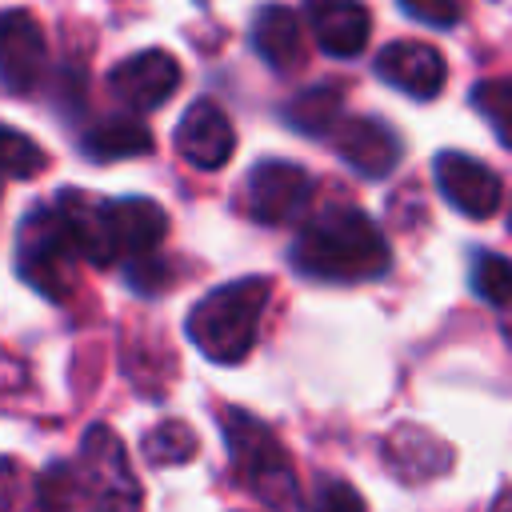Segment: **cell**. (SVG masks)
<instances>
[{"mask_svg":"<svg viewBox=\"0 0 512 512\" xmlns=\"http://www.w3.org/2000/svg\"><path fill=\"white\" fill-rule=\"evenodd\" d=\"M220 428H224V444H228V460H232L236 480L244 488H252L264 504L292 508L296 504V476H292L288 452L280 448L272 428L264 420L248 416L244 408H224Z\"/></svg>","mask_w":512,"mask_h":512,"instance_id":"obj_3","label":"cell"},{"mask_svg":"<svg viewBox=\"0 0 512 512\" xmlns=\"http://www.w3.org/2000/svg\"><path fill=\"white\" fill-rule=\"evenodd\" d=\"M504 312H508V320H504V336H508V344H512V304H508Z\"/></svg>","mask_w":512,"mask_h":512,"instance_id":"obj_27","label":"cell"},{"mask_svg":"<svg viewBox=\"0 0 512 512\" xmlns=\"http://www.w3.org/2000/svg\"><path fill=\"white\" fill-rule=\"evenodd\" d=\"M472 104L484 112V120L496 128L500 144L512 148V76H492L472 88Z\"/></svg>","mask_w":512,"mask_h":512,"instance_id":"obj_20","label":"cell"},{"mask_svg":"<svg viewBox=\"0 0 512 512\" xmlns=\"http://www.w3.org/2000/svg\"><path fill=\"white\" fill-rule=\"evenodd\" d=\"M84 152L96 160H124V156H144L152 152V132L136 116H104L88 136Z\"/></svg>","mask_w":512,"mask_h":512,"instance_id":"obj_16","label":"cell"},{"mask_svg":"<svg viewBox=\"0 0 512 512\" xmlns=\"http://www.w3.org/2000/svg\"><path fill=\"white\" fill-rule=\"evenodd\" d=\"M268 296H272L268 276H244L212 288L188 312V340L216 364H240L260 336V316L268 308Z\"/></svg>","mask_w":512,"mask_h":512,"instance_id":"obj_2","label":"cell"},{"mask_svg":"<svg viewBox=\"0 0 512 512\" xmlns=\"http://www.w3.org/2000/svg\"><path fill=\"white\" fill-rule=\"evenodd\" d=\"M80 496L92 512H144V488L128 468L124 444L108 424H92L80 444Z\"/></svg>","mask_w":512,"mask_h":512,"instance_id":"obj_5","label":"cell"},{"mask_svg":"<svg viewBox=\"0 0 512 512\" xmlns=\"http://www.w3.org/2000/svg\"><path fill=\"white\" fill-rule=\"evenodd\" d=\"M108 88L132 112H152V108L168 104L172 92L180 88V64H176L172 52L144 48V52H132L128 60H120L108 72Z\"/></svg>","mask_w":512,"mask_h":512,"instance_id":"obj_7","label":"cell"},{"mask_svg":"<svg viewBox=\"0 0 512 512\" xmlns=\"http://www.w3.org/2000/svg\"><path fill=\"white\" fill-rule=\"evenodd\" d=\"M304 16H308V32L328 56L352 60L364 52L372 16L360 0H304Z\"/></svg>","mask_w":512,"mask_h":512,"instance_id":"obj_13","label":"cell"},{"mask_svg":"<svg viewBox=\"0 0 512 512\" xmlns=\"http://www.w3.org/2000/svg\"><path fill=\"white\" fill-rule=\"evenodd\" d=\"M44 160L48 156H44L40 144H32L16 128H4V172H8V180H28V176L44 172Z\"/></svg>","mask_w":512,"mask_h":512,"instance_id":"obj_23","label":"cell"},{"mask_svg":"<svg viewBox=\"0 0 512 512\" xmlns=\"http://www.w3.org/2000/svg\"><path fill=\"white\" fill-rule=\"evenodd\" d=\"M76 496H80V476H76V468L52 464V468H44V472L36 476V504H40V512H72Z\"/></svg>","mask_w":512,"mask_h":512,"instance_id":"obj_22","label":"cell"},{"mask_svg":"<svg viewBox=\"0 0 512 512\" xmlns=\"http://www.w3.org/2000/svg\"><path fill=\"white\" fill-rule=\"evenodd\" d=\"M332 148H336V156H340L348 168H356V172L368 176V180H384V176L396 168V160H400V140H396V132H392L384 120H376V116L340 120L336 132H332Z\"/></svg>","mask_w":512,"mask_h":512,"instance_id":"obj_11","label":"cell"},{"mask_svg":"<svg viewBox=\"0 0 512 512\" xmlns=\"http://www.w3.org/2000/svg\"><path fill=\"white\" fill-rule=\"evenodd\" d=\"M252 48L264 56V64H272L276 72H292L304 64V32H300V16L284 4H268L256 12L252 20Z\"/></svg>","mask_w":512,"mask_h":512,"instance_id":"obj_15","label":"cell"},{"mask_svg":"<svg viewBox=\"0 0 512 512\" xmlns=\"http://www.w3.org/2000/svg\"><path fill=\"white\" fill-rule=\"evenodd\" d=\"M340 84H316V88H304L292 104H288V120L308 132V136H320V132H336L340 124Z\"/></svg>","mask_w":512,"mask_h":512,"instance_id":"obj_18","label":"cell"},{"mask_svg":"<svg viewBox=\"0 0 512 512\" xmlns=\"http://www.w3.org/2000/svg\"><path fill=\"white\" fill-rule=\"evenodd\" d=\"M312 200V176L288 160H264L244 180V204L260 224H292Z\"/></svg>","mask_w":512,"mask_h":512,"instance_id":"obj_6","label":"cell"},{"mask_svg":"<svg viewBox=\"0 0 512 512\" xmlns=\"http://www.w3.org/2000/svg\"><path fill=\"white\" fill-rule=\"evenodd\" d=\"M472 292L488 300L492 308H508L512 304V260L496 252H480L472 264Z\"/></svg>","mask_w":512,"mask_h":512,"instance_id":"obj_21","label":"cell"},{"mask_svg":"<svg viewBox=\"0 0 512 512\" xmlns=\"http://www.w3.org/2000/svg\"><path fill=\"white\" fill-rule=\"evenodd\" d=\"M376 72L392 88H400V92H408L416 100H432L444 88V80H448L444 56L432 44H424V40H392L376 56Z\"/></svg>","mask_w":512,"mask_h":512,"instance_id":"obj_12","label":"cell"},{"mask_svg":"<svg viewBox=\"0 0 512 512\" xmlns=\"http://www.w3.org/2000/svg\"><path fill=\"white\" fill-rule=\"evenodd\" d=\"M312 512H368V504H364V496L348 480H324L316 488Z\"/></svg>","mask_w":512,"mask_h":512,"instance_id":"obj_24","label":"cell"},{"mask_svg":"<svg viewBox=\"0 0 512 512\" xmlns=\"http://www.w3.org/2000/svg\"><path fill=\"white\" fill-rule=\"evenodd\" d=\"M0 64H4V84L16 96H28L48 64V48H44V28L32 12L12 8L0 24Z\"/></svg>","mask_w":512,"mask_h":512,"instance_id":"obj_10","label":"cell"},{"mask_svg":"<svg viewBox=\"0 0 512 512\" xmlns=\"http://www.w3.org/2000/svg\"><path fill=\"white\" fill-rule=\"evenodd\" d=\"M400 8L412 16V20H420V24H432V28H448V24H456L460 20V0H400Z\"/></svg>","mask_w":512,"mask_h":512,"instance_id":"obj_25","label":"cell"},{"mask_svg":"<svg viewBox=\"0 0 512 512\" xmlns=\"http://www.w3.org/2000/svg\"><path fill=\"white\" fill-rule=\"evenodd\" d=\"M140 452H144V460L156 464V468H176V464H184V460L196 452V432H192L184 420H160V424L144 436Z\"/></svg>","mask_w":512,"mask_h":512,"instance_id":"obj_19","label":"cell"},{"mask_svg":"<svg viewBox=\"0 0 512 512\" xmlns=\"http://www.w3.org/2000/svg\"><path fill=\"white\" fill-rule=\"evenodd\" d=\"M508 228H512V212H508Z\"/></svg>","mask_w":512,"mask_h":512,"instance_id":"obj_28","label":"cell"},{"mask_svg":"<svg viewBox=\"0 0 512 512\" xmlns=\"http://www.w3.org/2000/svg\"><path fill=\"white\" fill-rule=\"evenodd\" d=\"M440 440H432L424 428H400L388 444H384V456L392 460V468L404 476V480H432L448 468L452 456H424V448H436Z\"/></svg>","mask_w":512,"mask_h":512,"instance_id":"obj_17","label":"cell"},{"mask_svg":"<svg viewBox=\"0 0 512 512\" xmlns=\"http://www.w3.org/2000/svg\"><path fill=\"white\" fill-rule=\"evenodd\" d=\"M296 272L328 284H352L384 276L392 256L380 228L360 208H328L308 220L292 244Z\"/></svg>","mask_w":512,"mask_h":512,"instance_id":"obj_1","label":"cell"},{"mask_svg":"<svg viewBox=\"0 0 512 512\" xmlns=\"http://www.w3.org/2000/svg\"><path fill=\"white\" fill-rule=\"evenodd\" d=\"M176 152L184 164H192L200 172L224 168L236 152V132H232V120L224 116V108L212 100H196L176 124Z\"/></svg>","mask_w":512,"mask_h":512,"instance_id":"obj_9","label":"cell"},{"mask_svg":"<svg viewBox=\"0 0 512 512\" xmlns=\"http://www.w3.org/2000/svg\"><path fill=\"white\" fill-rule=\"evenodd\" d=\"M432 172H436L440 196L456 212H464L472 220L496 216V208L504 200V188H500V176L488 164H480V160H472L464 152H440L436 164H432Z\"/></svg>","mask_w":512,"mask_h":512,"instance_id":"obj_8","label":"cell"},{"mask_svg":"<svg viewBox=\"0 0 512 512\" xmlns=\"http://www.w3.org/2000/svg\"><path fill=\"white\" fill-rule=\"evenodd\" d=\"M76 260L84 256L60 208H36L32 216H24L16 240V264L36 292H44L48 300H68L76 292Z\"/></svg>","mask_w":512,"mask_h":512,"instance_id":"obj_4","label":"cell"},{"mask_svg":"<svg viewBox=\"0 0 512 512\" xmlns=\"http://www.w3.org/2000/svg\"><path fill=\"white\" fill-rule=\"evenodd\" d=\"M108 236H112V252L128 256V260H144L156 252V244L164 240L168 216L160 204L144 200V196H128V200H108Z\"/></svg>","mask_w":512,"mask_h":512,"instance_id":"obj_14","label":"cell"},{"mask_svg":"<svg viewBox=\"0 0 512 512\" xmlns=\"http://www.w3.org/2000/svg\"><path fill=\"white\" fill-rule=\"evenodd\" d=\"M488 512H512V488H504L496 500H492V508Z\"/></svg>","mask_w":512,"mask_h":512,"instance_id":"obj_26","label":"cell"}]
</instances>
